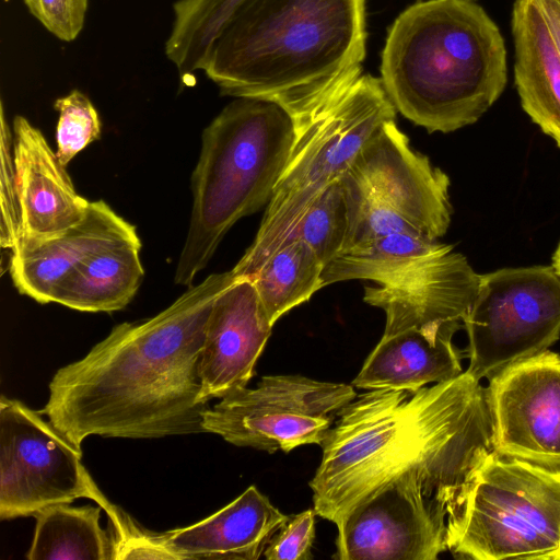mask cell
<instances>
[{"label":"cell","instance_id":"8fae6325","mask_svg":"<svg viewBox=\"0 0 560 560\" xmlns=\"http://www.w3.org/2000/svg\"><path fill=\"white\" fill-rule=\"evenodd\" d=\"M82 452L22 401L0 399V518L35 515L78 498L108 500L81 462Z\"/></svg>","mask_w":560,"mask_h":560},{"label":"cell","instance_id":"2e32d148","mask_svg":"<svg viewBox=\"0 0 560 560\" xmlns=\"http://www.w3.org/2000/svg\"><path fill=\"white\" fill-rule=\"evenodd\" d=\"M133 224L104 200L91 201L85 218L52 238L11 249L10 275L14 287L40 304L52 303L65 280L103 248L137 235Z\"/></svg>","mask_w":560,"mask_h":560},{"label":"cell","instance_id":"3957f363","mask_svg":"<svg viewBox=\"0 0 560 560\" xmlns=\"http://www.w3.org/2000/svg\"><path fill=\"white\" fill-rule=\"evenodd\" d=\"M365 0H245L203 71L222 95L276 102L296 129L362 73Z\"/></svg>","mask_w":560,"mask_h":560},{"label":"cell","instance_id":"30bf717a","mask_svg":"<svg viewBox=\"0 0 560 560\" xmlns=\"http://www.w3.org/2000/svg\"><path fill=\"white\" fill-rule=\"evenodd\" d=\"M357 397L351 385L301 375H268L242 387L202 415L203 432L236 446L273 453L322 445L339 411Z\"/></svg>","mask_w":560,"mask_h":560},{"label":"cell","instance_id":"f1b7e54d","mask_svg":"<svg viewBox=\"0 0 560 560\" xmlns=\"http://www.w3.org/2000/svg\"><path fill=\"white\" fill-rule=\"evenodd\" d=\"M315 509L291 515L275 533L265 549L268 560H308L315 537Z\"/></svg>","mask_w":560,"mask_h":560},{"label":"cell","instance_id":"d6a6232c","mask_svg":"<svg viewBox=\"0 0 560 560\" xmlns=\"http://www.w3.org/2000/svg\"><path fill=\"white\" fill-rule=\"evenodd\" d=\"M552 265L558 269V271L560 272V243L553 254V258H552Z\"/></svg>","mask_w":560,"mask_h":560},{"label":"cell","instance_id":"ffe728a7","mask_svg":"<svg viewBox=\"0 0 560 560\" xmlns=\"http://www.w3.org/2000/svg\"><path fill=\"white\" fill-rule=\"evenodd\" d=\"M452 249L422 235L394 233L338 254L324 267L323 287L352 279L405 287L427 276Z\"/></svg>","mask_w":560,"mask_h":560},{"label":"cell","instance_id":"52a82bcc","mask_svg":"<svg viewBox=\"0 0 560 560\" xmlns=\"http://www.w3.org/2000/svg\"><path fill=\"white\" fill-rule=\"evenodd\" d=\"M396 112L381 78L362 73L296 129L257 234L232 269L236 277H250L290 242L311 202L350 168L368 140L396 118Z\"/></svg>","mask_w":560,"mask_h":560},{"label":"cell","instance_id":"484cf974","mask_svg":"<svg viewBox=\"0 0 560 560\" xmlns=\"http://www.w3.org/2000/svg\"><path fill=\"white\" fill-rule=\"evenodd\" d=\"M343 180L349 206V231L343 250L394 233L425 236L401 215L371 197L348 171Z\"/></svg>","mask_w":560,"mask_h":560},{"label":"cell","instance_id":"e0dca14e","mask_svg":"<svg viewBox=\"0 0 560 560\" xmlns=\"http://www.w3.org/2000/svg\"><path fill=\"white\" fill-rule=\"evenodd\" d=\"M459 319H438L383 334L352 385L363 389H419L462 374L453 337Z\"/></svg>","mask_w":560,"mask_h":560},{"label":"cell","instance_id":"9a60e30c","mask_svg":"<svg viewBox=\"0 0 560 560\" xmlns=\"http://www.w3.org/2000/svg\"><path fill=\"white\" fill-rule=\"evenodd\" d=\"M12 129L21 213L18 243H39L80 223L91 201L77 192L66 166L38 128L18 115Z\"/></svg>","mask_w":560,"mask_h":560},{"label":"cell","instance_id":"5bb4252c","mask_svg":"<svg viewBox=\"0 0 560 560\" xmlns=\"http://www.w3.org/2000/svg\"><path fill=\"white\" fill-rule=\"evenodd\" d=\"M272 325L248 277H236L214 300L206 327L199 375L208 404L245 387Z\"/></svg>","mask_w":560,"mask_h":560},{"label":"cell","instance_id":"5b68a950","mask_svg":"<svg viewBox=\"0 0 560 560\" xmlns=\"http://www.w3.org/2000/svg\"><path fill=\"white\" fill-rule=\"evenodd\" d=\"M295 138L294 119L281 105L252 97H235L203 129L176 284L190 287L229 230L267 207Z\"/></svg>","mask_w":560,"mask_h":560},{"label":"cell","instance_id":"8992f818","mask_svg":"<svg viewBox=\"0 0 560 560\" xmlns=\"http://www.w3.org/2000/svg\"><path fill=\"white\" fill-rule=\"evenodd\" d=\"M447 550L475 560H560V469L489 452L447 521Z\"/></svg>","mask_w":560,"mask_h":560},{"label":"cell","instance_id":"d4e9b609","mask_svg":"<svg viewBox=\"0 0 560 560\" xmlns=\"http://www.w3.org/2000/svg\"><path fill=\"white\" fill-rule=\"evenodd\" d=\"M348 231L349 206L342 175L311 202L290 242L296 238L305 241L325 267L343 250Z\"/></svg>","mask_w":560,"mask_h":560},{"label":"cell","instance_id":"6da1fadb","mask_svg":"<svg viewBox=\"0 0 560 560\" xmlns=\"http://www.w3.org/2000/svg\"><path fill=\"white\" fill-rule=\"evenodd\" d=\"M233 270L190 285L155 316L115 326L60 368L42 413L78 450L91 435L158 439L203 432L199 364L215 298Z\"/></svg>","mask_w":560,"mask_h":560},{"label":"cell","instance_id":"f546056e","mask_svg":"<svg viewBox=\"0 0 560 560\" xmlns=\"http://www.w3.org/2000/svg\"><path fill=\"white\" fill-rule=\"evenodd\" d=\"M110 521L116 560L119 559H171L172 556L159 544L156 535L143 532L128 515L110 502L103 508Z\"/></svg>","mask_w":560,"mask_h":560},{"label":"cell","instance_id":"4316f807","mask_svg":"<svg viewBox=\"0 0 560 560\" xmlns=\"http://www.w3.org/2000/svg\"><path fill=\"white\" fill-rule=\"evenodd\" d=\"M54 107L59 113L56 153L67 166L80 151L100 139L101 120L92 102L79 90L57 98Z\"/></svg>","mask_w":560,"mask_h":560},{"label":"cell","instance_id":"9c48e42d","mask_svg":"<svg viewBox=\"0 0 560 560\" xmlns=\"http://www.w3.org/2000/svg\"><path fill=\"white\" fill-rule=\"evenodd\" d=\"M463 325L466 371L479 381L548 350L560 338V272L552 265L480 275Z\"/></svg>","mask_w":560,"mask_h":560},{"label":"cell","instance_id":"4fadbf2b","mask_svg":"<svg viewBox=\"0 0 560 560\" xmlns=\"http://www.w3.org/2000/svg\"><path fill=\"white\" fill-rule=\"evenodd\" d=\"M348 173L375 200L431 240L451 223L450 179L410 147L396 118L385 121L355 156Z\"/></svg>","mask_w":560,"mask_h":560},{"label":"cell","instance_id":"1f68e13d","mask_svg":"<svg viewBox=\"0 0 560 560\" xmlns=\"http://www.w3.org/2000/svg\"><path fill=\"white\" fill-rule=\"evenodd\" d=\"M560 50V0H539Z\"/></svg>","mask_w":560,"mask_h":560},{"label":"cell","instance_id":"7402d4cb","mask_svg":"<svg viewBox=\"0 0 560 560\" xmlns=\"http://www.w3.org/2000/svg\"><path fill=\"white\" fill-rule=\"evenodd\" d=\"M98 506L61 503L37 512L28 560H116L112 534L101 527Z\"/></svg>","mask_w":560,"mask_h":560},{"label":"cell","instance_id":"83f0119b","mask_svg":"<svg viewBox=\"0 0 560 560\" xmlns=\"http://www.w3.org/2000/svg\"><path fill=\"white\" fill-rule=\"evenodd\" d=\"M0 244L12 249L21 237V213L14 162V136L1 104Z\"/></svg>","mask_w":560,"mask_h":560},{"label":"cell","instance_id":"603a6c76","mask_svg":"<svg viewBox=\"0 0 560 560\" xmlns=\"http://www.w3.org/2000/svg\"><path fill=\"white\" fill-rule=\"evenodd\" d=\"M324 265L310 244L296 238L272 254L250 277L273 326L323 288Z\"/></svg>","mask_w":560,"mask_h":560},{"label":"cell","instance_id":"ba28073f","mask_svg":"<svg viewBox=\"0 0 560 560\" xmlns=\"http://www.w3.org/2000/svg\"><path fill=\"white\" fill-rule=\"evenodd\" d=\"M472 471L412 469L385 482L336 525L338 560H435Z\"/></svg>","mask_w":560,"mask_h":560},{"label":"cell","instance_id":"cb8c5ba5","mask_svg":"<svg viewBox=\"0 0 560 560\" xmlns=\"http://www.w3.org/2000/svg\"><path fill=\"white\" fill-rule=\"evenodd\" d=\"M245 0H177L165 55L182 80L203 70L212 43Z\"/></svg>","mask_w":560,"mask_h":560},{"label":"cell","instance_id":"ac0fdd59","mask_svg":"<svg viewBox=\"0 0 560 560\" xmlns=\"http://www.w3.org/2000/svg\"><path fill=\"white\" fill-rule=\"evenodd\" d=\"M288 517L250 486L207 518L156 538L173 560H257Z\"/></svg>","mask_w":560,"mask_h":560},{"label":"cell","instance_id":"277c9868","mask_svg":"<svg viewBox=\"0 0 560 560\" xmlns=\"http://www.w3.org/2000/svg\"><path fill=\"white\" fill-rule=\"evenodd\" d=\"M508 79L501 32L474 0H421L387 31L381 81L398 110L428 132L476 122Z\"/></svg>","mask_w":560,"mask_h":560},{"label":"cell","instance_id":"7a4b0ae2","mask_svg":"<svg viewBox=\"0 0 560 560\" xmlns=\"http://www.w3.org/2000/svg\"><path fill=\"white\" fill-rule=\"evenodd\" d=\"M310 487L337 525L375 489L412 469L472 471L493 450L486 387L464 371L419 389H370L345 406Z\"/></svg>","mask_w":560,"mask_h":560},{"label":"cell","instance_id":"44dd1931","mask_svg":"<svg viewBox=\"0 0 560 560\" xmlns=\"http://www.w3.org/2000/svg\"><path fill=\"white\" fill-rule=\"evenodd\" d=\"M137 235L86 259L57 290L52 303L80 312H115L135 298L144 276Z\"/></svg>","mask_w":560,"mask_h":560},{"label":"cell","instance_id":"4dcf8cb0","mask_svg":"<svg viewBox=\"0 0 560 560\" xmlns=\"http://www.w3.org/2000/svg\"><path fill=\"white\" fill-rule=\"evenodd\" d=\"M31 14L57 38L71 42L81 33L89 0H23Z\"/></svg>","mask_w":560,"mask_h":560},{"label":"cell","instance_id":"7c38bea8","mask_svg":"<svg viewBox=\"0 0 560 560\" xmlns=\"http://www.w3.org/2000/svg\"><path fill=\"white\" fill-rule=\"evenodd\" d=\"M498 454L560 469V355L546 350L486 386Z\"/></svg>","mask_w":560,"mask_h":560},{"label":"cell","instance_id":"d6986e66","mask_svg":"<svg viewBox=\"0 0 560 560\" xmlns=\"http://www.w3.org/2000/svg\"><path fill=\"white\" fill-rule=\"evenodd\" d=\"M511 25L522 107L560 147V50L539 0H515Z\"/></svg>","mask_w":560,"mask_h":560}]
</instances>
